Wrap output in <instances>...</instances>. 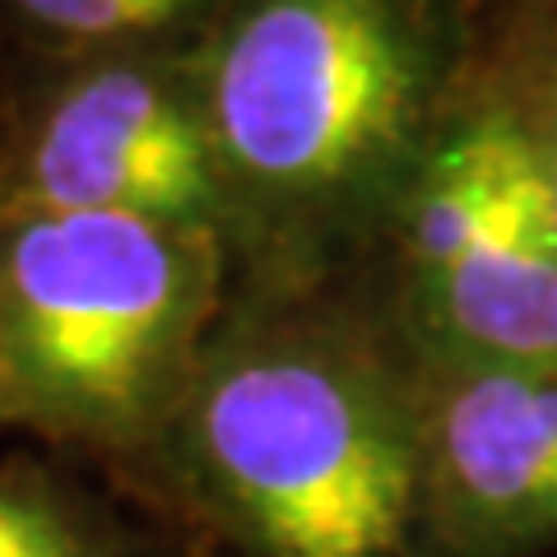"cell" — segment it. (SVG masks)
Wrapping results in <instances>:
<instances>
[{
	"label": "cell",
	"mask_w": 557,
	"mask_h": 557,
	"mask_svg": "<svg viewBox=\"0 0 557 557\" xmlns=\"http://www.w3.org/2000/svg\"><path fill=\"white\" fill-rule=\"evenodd\" d=\"M479 33L534 139L557 219V0H479Z\"/></svg>",
	"instance_id": "9"
},
{
	"label": "cell",
	"mask_w": 557,
	"mask_h": 557,
	"mask_svg": "<svg viewBox=\"0 0 557 557\" xmlns=\"http://www.w3.org/2000/svg\"><path fill=\"white\" fill-rule=\"evenodd\" d=\"M233 288L237 256L209 233L0 219V428L145 474Z\"/></svg>",
	"instance_id": "3"
},
{
	"label": "cell",
	"mask_w": 557,
	"mask_h": 557,
	"mask_svg": "<svg viewBox=\"0 0 557 557\" xmlns=\"http://www.w3.org/2000/svg\"><path fill=\"white\" fill-rule=\"evenodd\" d=\"M418 358L423 557L557 548V372Z\"/></svg>",
	"instance_id": "6"
},
{
	"label": "cell",
	"mask_w": 557,
	"mask_h": 557,
	"mask_svg": "<svg viewBox=\"0 0 557 557\" xmlns=\"http://www.w3.org/2000/svg\"><path fill=\"white\" fill-rule=\"evenodd\" d=\"M10 214H135L237 256L190 47L70 57L0 139V219Z\"/></svg>",
	"instance_id": "5"
},
{
	"label": "cell",
	"mask_w": 557,
	"mask_h": 557,
	"mask_svg": "<svg viewBox=\"0 0 557 557\" xmlns=\"http://www.w3.org/2000/svg\"><path fill=\"white\" fill-rule=\"evenodd\" d=\"M413 354L557 372V219L479 33L442 135L354 270Z\"/></svg>",
	"instance_id": "4"
},
{
	"label": "cell",
	"mask_w": 557,
	"mask_h": 557,
	"mask_svg": "<svg viewBox=\"0 0 557 557\" xmlns=\"http://www.w3.org/2000/svg\"><path fill=\"white\" fill-rule=\"evenodd\" d=\"M479 61V0H228L196 89L242 278L354 270Z\"/></svg>",
	"instance_id": "2"
},
{
	"label": "cell",
	"mask_w": 557,
	"mask_h": 557,
	"mask_svg": "<svg viewBox=\"0 0 557 557\" xmlns=\"http://www.w3.org/2000/svg\"><path fill=\"white\" fill-rule=\"evenodd\" d=\"M228 0H0L24 33L61 57L196 47Z\"/></svg>",
	"instance_id": "8"
},
{
	"label": "cell",
	"mask_w": 557,
	"mask_h": 557,
	"mask_svg": "<svg viewBox=\"0 0 557 557\" xmlns=\"http://www.w3.org/2000/svg\"><path fill=\"white\" fill-rule=\"evenodd\" d=\"M0 557H196L182 534L121 511L33 460L0 465Z\"/></svg>",
	"instance_id": "7"
},
{
	"label": "cell",
	"mask_w": 557,
	"mask_h": 557,
	"mask_svg": "<svg viewBox=\"0 0 557 557\" xmlns=\"http://www.w3.org/2000/svg\"><path fill=\"white\" fill-rule=\"evenodd\" d=\"M145 479L233 557H423L413 348L354 274H237Z\"/></svg>",
	"instance_id": "1"
}]
</instances>
